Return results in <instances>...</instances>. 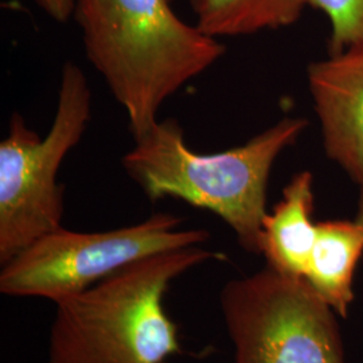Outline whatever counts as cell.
<instances>
[{
    "instance_id": "cell-1",
    "label": "cell",
    "mask_w": 363,
    "mask_h": 363,
    "mask_svg": "<svg viewBox=\"0 0 363 363\" xmlns=\"http://www.w3.org/2000/svg\"><path fill=\"white\" fill-rule=\"evenodd\" d=\"M174 0H74L84 50L139 140L163 104L226 52L220 39L182 21Z\"/></svg>"
},
{
    "instance_id": "cell-13",
    "label": "cell",
    "mask_w": 363,
    "mask_h": 363,
    "mask_svg": "<svg viewBox=\"0 0 363 363\" xmlns=\"http://www.w3.org/2000/svg\"><path fill=\"white\" fill-rule=\"evenodd\" d=\"M361 189V193H359V201H358V211H357V217L355 220L358 223H361L363 226V186L359 187Z\"/></svg>"
},
{
    "instance_id": "cell-11",
    "label": "cell",
    "mask_w": 363,
    "mask_h": 363,
    "mask_svg": "<svg viewBox=\"0 0 363 363\" xmlns=\"http://www.w3.org/2000/svg\"><path fill=\"white\" fill-rule=\"evenodd\" d=\"M330 23V54L363 42V0H308Z\"/></svg>"
},
{
    "instance_id": "cell-5",
    "label": "cell",
    "mask_w": 363,
    "mask_h": 363,
    "mask_svg": "<svg viewBox=\"0 0 363 363\" xmlns=\"http://www.w3.org/2000/svg\"><path fill=\"white\" fill-rule=\"evenodd\" d=\"M181 223L174 214L155 213L104 232H74L62 226L1 264L0 292L57 304L139 259L208 242V230L181 229Z\"/></svg>"
},
{
    "instance_id": "cell-6",
    "label": "cell",
    "mask_w": 363,
    "mask_h": 363,
    "mask_svg": "<svg viewBox=\"0 0 363 363\" xmlns=\"http://www.w3.org/2000/svg\"><path fill=\"white\" fill-rule=\"evenodd\" d=\"M234 363H346L334 311L304 277L259 272L222 286Z\"/></svg>"
},
{
    "instance_id": "cell-7",
    "label": "cell",
    "mask_w": 363,
    "mask_h": 363,
    "mask_svg": "<svg viewBox=\"0 0 363 363\" xmlns=\"http://www.w3.org/2000/svg\"><path fill=\"white\" fill-rule=\"evenodd\" d=\"M327 156L363 186V42L307 69Z\"/></svg>"
},
{
    "instance_id": "cell-8",
    "label": "cell",
    "mask_w": 363,
    "mask_h": 363,
    "mask_svg": "<svg viewBox=\"0 0 363 363\" xmlns=\"http://www.w3.org/2000/svg\"><path fill=\"white\" fill-rule=\"evenodd\" d=\"M313 177L301 171L283 189L281 199L262 220L259 255L276 272L304 277L316 238Z\"/></svg>"
},
{
    "instance_id": "cell-3",
    "label": "cell",
    "mask_w": 363,
    "mask_h": 363,
    "mask_svg": "<svg viewBox=\"0 0 363 363\" xmlns=\"http://www.w3.org/2000/svg\"><path fill=\"white\" fill-rule=\"evenodd\" d=\"M220 257L202 245L157 253L57 303L48 363H166L182 352L178 325L164 307L169 286Z\"/></svg>"
},
{
    "instance_id": "cell-2",
    "label": "cell",
    "mask_w": 363,
    "mask_h": 363,
    "mask_svg": "<svg viewBox=\"0 0 363 363\" xmlns=\"http://www.w3.org/2000/svg\"><path fill=\"white\" fill-rule=\"evenodd\" d=\"M307 127L303 117H284L247 143L201 154L187 145L177 120H159L121 164L150 201L175 198L208 210L233 230L240 247L259 255L273 166Z\"/></svg>"
},
{
    "instance_id": "cell-4",
    "label": "cell",
    "mask_w": 363,
    "mask_h": 363,
    "mask_svg": "<svg viewBox=\"0 0 363 363\" xmlns=\"http://www.w3.org/2000/svg\"><path fill=\"white\" fill-rule=\"evenodd\" d=\"M91 117L89 82L73 61L62 66L55 115L45 136L13 113L0 143V265L62 228L64 186L58 172Z\"/></svg>"
},
{
    "instance_id": "cell-12",
    "label": "cell",
    "mask_w": 363,
    "mask_h": 363,
    "mask_svg": "<svg viewBox=\"0 0 363 363\" xmlns=\"http://www.w3.org/2000/svg\"><path fill=\"white\" fill-rule=\"evenodd\" d=\"M35 3L55 22L65 23L73 16L74 0H35Z\"/></svg>"
},
{
    "instance_id": "cell-9",
    "label": "cell",
    "mask_w": 363,
    "mask_h": 363,
    "mask_svg": "<svg viewBox=\"0 0 363 363\" xmlns=\"http://www.w3.org/2000/svg\"><path fill=\"white\" fill-rule=\"evenodd\" d=\"M363 255V226L357 220H327L316 225L304 279L320 298L347 318L354 301V276Z\"/></svg>"
},
{
    "instance_id": "cell-10",
    "label": "cell",
    "mask_w": 363,
    "mask_h": 363,
    "mask_svg": "<svg viewBox=\"0 0 363 363\" xmlns=\"http://www.w3.org/2000/svg\"><path fill=\"white\" fill-rule=\"evenodd\" d=\"M195 26L213 38L245 37L298 22L308 0H189Z\"/></svg>"
}]
</instances>
